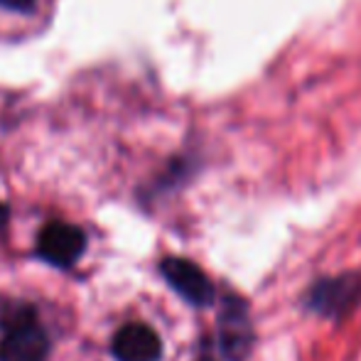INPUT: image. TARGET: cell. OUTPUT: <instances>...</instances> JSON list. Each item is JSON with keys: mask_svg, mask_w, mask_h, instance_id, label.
<instances>
[{"mask_svg": "<svg viewBox=\"0 0 361 361\" xmlns=\"http://www.w3.org/2000/svg\"><path fill=\"white\" fill-rule=\"evenodd\" d=\"M197 361H219V359L214 357V352H212V344H209V342L202 344V354L197 357Z\"/></svg>", "mask_w": 361, "mask_h": 361, "instance_id": "obj_8", "label": "cell"}, {"mask_svg": "<svg viewBox=\"0 0 361 361\" xmlns=\"http://www.w3.org/2000/svg\"><path fill=\"white\" fill-rule=\"evenodd\" d=\"M49 354L47 332L39 327L32 310L15 307L5 317V334L0 339V361H44Z\"/></svg>", "mask_w": 361, "mask_h": 361, "instance_id": "obj_3", "label": "cell"}, {"mask_svg": "<svg viewBox=\"0 0 361 361\" xmlns=\"http://www.w3.org/2000/svg\"><path fill=\"white\" fill-rule=\"evenodd\" d=\"M302 305L307 312L322 319H344L361 305V271L317 278L302 295Z\"/></svg>", "mask_w": 361, "mask_h": 361, "instance_id": "obj_1", "label": "cell"}, {"mask_svg": "<svg viewBox=\"0 0 361 361\" xmlns=\"http://www.w3.org/2000/svg\"><path fill=\"white\" fill-rule=\"evenodd\" d=\"M8 214H10L8 207H5L3 202H0V228H3V226H5V221H8Z\"/></svg>", "mask_w": 361, "mask_h": 361, "instance_id": "obj_9", "label": "cell"}, {"mask_svg": "<svg viewBox=\"0 0 361 361\" xmlns=\"http://www.w3.org/2000/svg\"><path fill=\"white\" fill-rule=\"evenodd\" d=\"M256 347V329L248 302L236 293H226L219 310L216 352L224 361H246Z\"/></svg>", "mask_w": 361, "mask_h": 361, "instance_id": "obj_2", "label": "cell"}, {"mask_svg": "<svg viewBox=\"0 0 361 361\" xmlns=\"http://www.w3.org/2000/svg\"><path fill=\"white\" fill-rule=\"evenodd\" d=\"M57 0H0V44L42 35L52 25Z\"/></svg>", "mask_w": 361, "mask_h": 361, "instance_id": "obj_4", "label": "cell"}, {"mask_svg": "<svg viewBox=\"0 0 361 361\" xmlns=\"http://www.w3.org/2000/svg\"><path fill=\"white\" fill-rule=\"evenodd\" d=\"M86 248V236L79 226L64 221H49L39 231L37 253L47 263L57 268H69L79 261V256Z\"/></svg>", "mask_w": 361, "mask_h": 361, "instance_id": "obj_6", "label": "cell"}, {"mask_svg": "<svg viewBox=\"0 0 361 361\" xmlns=\"http://www.w3.org/2000/svg\"><path fill=\"white\" fill-rule=\"evenodd\" d=\"M111 352L116 361H160L162 342L152 327L143 322H130L116 332Z\"/></svg>", "mask_w": 361, "mask_h": 361, "instance_id": "obj_7", "label": "cell"}, {"mask_svg": "<svg viewBox=\"0 0 361 361\" xmlns=\"http://www.w3.org/2000/svg\"><path fill=\"white\" fill-rule=\"evenodd\" d=\"M160 273L167 281V286L175 290L185 302L195 305V307H212L216 302L214 283L197 263L172 256L160 263Z\"/></svg>", "mask_w": 361, "mask_h": 361, "instance_id": "obj_5", "label": "cell"}]
</instances>
